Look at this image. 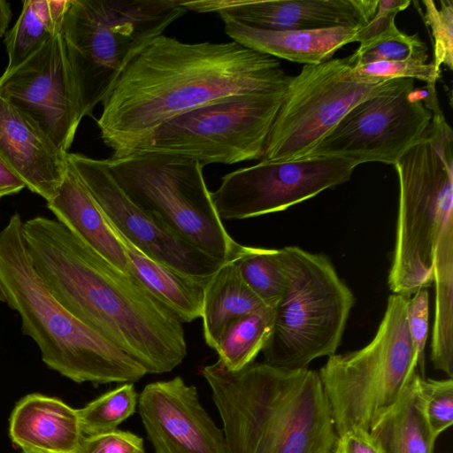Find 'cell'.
Wrapping results in <instances>:
<instances>
[{"label":"cell","instance_id":"1","mask_svg":"<svg viewBox=\"0 0 453 453\" xmlns=\"http://www.w3.org/2000/svg\"><path fill=\"white\" fill-rule=\"evenodd\" d=\"M291 77L277 58L234 41L191 43L162 35L133 58L102 103L100 135L111 157H124L179 115L228 97L284 90Z\"/></svg>","mask_w":453,"mask_h":453},{"label":"cell","instance_id":"2","mask_svg":"<svg viewBox=\"0 0 453 453\" xmlns=\"http://www.w3.org/2000/svg\"><path fill=\"white\" fill-rule=\"evenodd\" d=\"M35 270L76 319L141 364L165 373L188 354L182 321L134 276L108 263L65 226L42 216L23 222Z\"/></svg>","mask_w":453,"mask_h":453},{"label":"cell","instance_id":"3","mask_svg":"<svg viewBox=\"0 0 453 453\" xmlns=\"http://www.w3.org/2000/svg\"><path fill=\"white\" fill-rule=\"evenodd\" d=\"M202 374L223 423L226 453H334L338 434L319 372L265 363Z\"/></svg>","mask_w":453,"mask_h":453},{"label":"cell","instance_id":"4","mask_svg":"<svg viewBox=\"0 0 453 453\" xmlns=\"http://www.w3.org/2000/svg\"><path fill=\"white\" fill-rule=\"evenodd\" d=\"M18 213L0 231V283L21 329L50 369L78 383H134L148 372L133 357L71 314L34 268Z\"/></svg>","mask_w":453,"mask_h":453},{"label":"cell","instance_id":"5","mask_svg":"<svg viewBox=\"0 0 453 453\" xmlns=\"http://www.w3.org/2000/svg\"><path fill=\"white\" fill-rule=\"evenodd\" d=\"M183 0H69L61 35L81 117L103 103L133 58L187 12Z\"/></svg>","mask_w":453,"mask_h":453},{"label":"cell","instance_id":"6","mask_svg":"<svg viewBox=\"0 0 453 453\" xmlns=\"http://www.w3.org/2000/svg\"><path fill=\"white\" fill-rule=\"evenodd\" d=\"M431 111L422 136L393 165L399 207L388 283L407 297L434 282L435 246L453 219V131L440 105Z\"/></svg>","mask_w":453,"mask_h":453},{"label":"cell","instance_id":"7","mask_svg":"<svg viewBox=\"0 0 453 453\" xmlns=\"http://www.w3.org/2000/svg\"><path fill=\"white\" fill-rule=\"evenodd\" d=\"M285 292L274 308L273 326L262 349L264 363L296 370L335 353L355 296L323 254L296 246L282 249Z\"/></svg>","mask_w":453,"mask_h":453},{"label":"cell","instance_id":"8","mask_svg":"<svg viewBox=\"0 0 453 453\" xmlns=\"http://www.w3.org/2000/svg\"><path fill=\"white\" fill-rule=\"evenodd\" d=\"M409 298L390 295L372 340L360 349L329 356L320 368L338 435L352 427L370 432L398 401L416 371L407 323Z\"/></svg>","mask_w":453,"mask_h":453},{"label":"cell","instance_id":"9","mask_svg":"<svg viewBox=\"0 0 453 453\" xmlns=\"http://www.w3.org/2000/svg\"><path fill=\"white\" fill-rule=\"evenodd\" d=\"M117 183L140 209L204 253L227 261L242 244L219 217L199 162L133 152L106 159Z\"/></svg>","mask_w":453,"mask_h":453},{"label":"cell","instance_id":"10","mask_svg":"<svg viewBox=\"0 0 453 453\" xmlns=\"http://www.w3.org/2000/svg\"><path fill=\"white\" fill-rule=\"evenodd\" d=\"M286 90L204 104L162 124L134 152L180 157L203 166L261 160Z\"/></svg>","mask_w":453,"mask_h":453},{"label":"cell","instance_id":"11","mask_svg":"<svg viewBox=\"0 0 453 453\" xmlns=\"http://www.w3.org/2000/svg\"><path fill=\"white\" fill-rule=\"evenodd\" d=\"M395 80L360 73L349 57L304 65L290 79L261 160L301 159L349 110Z\"/></svg>","mask_w":453,"mask_h":453},{"label":"cell","instance_id":"12","mask_svg":"<svg viewBox=\"0 0 453 453\" xmlns=\"http://www.w3.org/2000/svg\"><path fill=\"white\" fill-rule=\"evenodd\" d=\"M426 88L395 79L383 91L360 102L301 159L338 157L356 166L394 165L422 136L433 112L424 104ZM300 160V159H299Z\"/></svg>","mask_w":453,"mask_h":453},{"label":"cell","instance_id":"13","mask_svg":"<svg viewBox=\"0 0 453 453\" xmlns=\"http://www.w3.org/2000/svg\"><path fill=\"white\" fill-rule=\"evenodd\" d=\"M356 167L338 157L260 160L224 175L211 198L221 220L254 218L285 211L343 184Z\"/></svg>","mask_w":453,"mask_h":453},{"label":"cell","instance_id":"14","mask_svg":"<svg viewBox=\"0 0 453 453\" xmlns=\"http://www.w3.org/2000/svg\"><path fill=\"white\" fill-rule=\"evenodd\" d=\"M66 158L111 225L148 257L202 282H208L226 262L204 253L135 205L117 183L106 159L78 153H67Z\"/></svg>","mask_w":453,"mask_h":453},{"label":"cell","instance_id":"15","mask_svg":"<svg viewBox=\"0 0 453 453\" xmlns=\"http://www.w3.org/2000/svg\"><path fill=\"white\" fill-rule=\"evenodd\" d=\"M0 96L68 152L82 118L61 32L0 76Z\"/></svg>","mask_w":453,"mask_h":453},{"label":"cell","instance_id":"16","mask_svg":"<svg viewBox=\"0 0 453 453\" xmlns=\"http://www.w3.org/2000/svg\"><path fill=\"white\" fill-rule=\"evenodd\" d=\"M137 405L155 453H226L223 430L181 377L148 384Z\"/></svg>","mask_w":453,"mask_h":453},{"label":"cell","instance_id":"17","mask_svg":"<svg viewBox=\"0 0 453 453\" xmlns=\"http://www.w3.org/2000/svg\"><path fill=\"white\" fill-rule=\"evenodd\" d=\"M379 0H183L187 11L218 14L223 21L266 30L362 27Z\"/></svg>","mask_w":453,"mask_h":453},{"label":"cell","instance_id":"18","mask_svg":"<svg viewBox=\"0 0 453 453\" xmlns=\"http://www.w3.org/2000/svg\"><path fill=\"white\" fill-rule=\"evenodd\" d=\"M29 117L0 96V157L33 193L52 199L68 170L66 155Z\"/></svg>","mask_w":453,"mask_h":453},{"label":"cell","instance_id":"19","mask_svg":"<svg viewBox=\"0 0 453 453\" xmlns=\"http://www.w3.org/2000/svg\"><path fill=\"white\" fill-rule=\"evenodd\" d=\"M9 434L24 453H76L84 437L76 409L42 394L20 399Z\"/></svg>","mask_w":453,"mask_h":453},{"label":"cell","instance_id":"20","mask_svg":"<svg viewBox=\"0 0 453 453\" xmlns=\"http://www.w3.org/2000/svg\"><path fill=\"white\" fill-rule=\"evenodd\" d=\"M47 207L57 220L108 263L132 275L129 259L116 230L69 165L58 193L47 202Z\"/></svg>","mask_w":453,"mask_h":453},{"label":"cell","instance_id":"21","mask_svg":"<svg viewBox=\"0 0 453 453\" xmlns=\"http://www.w3.org/2000/svg\"><path fill=\"white\" fill-rule=\"evenodd\" d=\"M223 22L226 34L242 46L303 65L331 59L342 47L354 42L359 28L334 27L313 30H266L230 20Z\"/></svg>","mask_w":453,"mask_h":453},{"label":"cell","instance_id":"22","mask_svg":"<svg viewBox=\"0 0 453 453\" xmlns=\"http://www.w3.org/2000/svg\"><path fill=\"white\" fill-rule=\"evenodd\" d=\"M415 371L395 405L372 426L370 434L384 453H433L436 437L426 418Z\"/></svg>","mask_w":453,"mask_h":453},{"label":"cell","instance_id":"23","mask_svg":"<svg viewBox=\"0 0 453 453\" xmlns=\"http://www.w3.org/2000/svg\"><path fill=\"white\" fill-rule=\"evenodd\" d=\"M117 234L129 259L132 275L136 280L182 323L191 322L202 317L207 282L196 280L148 257L121 234L118 232Z\"/></svg>","mask_w":453,"mask_h":453},{"label":"cell","instance_id":"24","mask_svg":"<svg viewBox=\"0 0 453 453\" xmlns=\"http://www.w3.org/2000/svg\"><path fill=\"white\" fill-rule=\"evenodd\" d=\"M267 308L243 280L234 257L228 259L205 286L201 317L205 342L214 349L230 321Z\"/></svg>","mask_w":453,"mask_h":453},{"label":"cell","instance_id":"25","mask_svg":"<svg viewBox=\"0 0 453 453\" xmlns=\"http://www.w3.org/2000/svg\"><path fill=\"white\" fill-rule=\"evenodd\" d=\"M435 317L431 343V361L435 369L453 376V219L439 235L434 262Z\"/></svg>","mask_w":453,"mask_h":453},{"label":"cell","instance_id":"26","mask_svg":"<svg viewBox=\"0 0 453 453\" xmlns=\"http://www.w3.org/2000/svg\"><path fill=\"white\" fill-rule=\"evenodd\" d=\"M69 0H26L14 26L5 34L8 64L12 71L61 32Z\"/></svg>","mask_w":453,"mask_h":453},{"label":"cell","instance_id":"27","mask_svg":"<svg viewBox=\"0 0 453 453\" xmlns=\"http://www.w3.org/2000/svg\"><path fill=\"white\" fill-rule=\"evenodd\" d=\"M273 309H265L230 321L221 333L215 350L219 360L232 372L252 364L273 329Z\"/></svg>","mask_w":453,"mask_h":453},{"label":"cell","instance_id":"28","mask_svg":"<svg viewBox=\"0 0 453 453\" xmlns=\"http://www.w3.org/2000/svg\"><path fill=\"white\" fill-rule=\"evenodd\" d=\"M234 262L250 289L267 307L274 309L287 287L280 249L241 245Z\"/></svg>","mask_w":453,"mask_h":453},{"label":"cell","instance_id":"29","mask_svg":"<svg viewBox=\"0 0 453 453\" xmlns=\"http://www.w3.org/2000/svg\"><path fill=\"white\" fill-rule=\"evenodd\" d=\"M137 402L134 383H124L77 410L84 436L117 429L135 411Z\"/></svg>","mask_w":453,"mask_h":453},{"label":"cell","instance_id":"30","mask_svg":"<svg viewBox=\"0 0 453 453\" xmlns=\"http://www.w3.org/2000/svg\"><path fill=\"white\" fill-rule=\"evenodd\" d=\"M427 47L418 34L408 35L400 31L395 23L385 31L360 43L349 56L356 67L379 61L403 60L411 57L428 58Z\"/></svg>","mask_w":453,"mask_h":453},{"label":"cell","instance_id":"31","mask_svg":"<svg viewBox=\"0 0 453 453\" xmlns=\"http://www.w3.org/2000/svg\"><path fill=\"white\" fill-rule=\"evenodd\" d=\"M424 20L432 31L434 61L437 71L444 65L453 69V1L441 0L438 7L433 0H424Z\"/></svg>","mask_w":453,"mask_h":453},{"label":"cell","instance_id":"32","mask_svg":"<svg viewBox=\"0 0 453 453\" xmlns=\"http://www.w3.org/2000/svg\"><path fill=\"white\" fill-rule=\"evenodd\" d=\"M426 420L437 438L453 423V380L418 377Z\"/></svg>","mask_w":453,"mask_h":453},{"label":"cell","instance_id":"33","mask_svg":"<svg viewBox=\"0 0 453 453\" xmlns=\"http://www.w3.org/2000/svg\"><path fill=\"white\" fill-rule=\"evenodd\" d=\"M428 58L411 57L403 60L379 61L356 66L354 69L364 74L381 80L411 79L426 83L428 88H435L441 78L433 62L426 63Z\"/></svg>","mask_w":453,"mask_h":453},{"label":"cell","instance_id":"34","mask_svg":"<svg viewBox=\"0 0 453 453\" xmlns=\"http://www.w3.org/2000/svg\"><path fill=\"white\" fill-rule=\"evenodd\" d=\"M428 308L429 296L427 288L418 289L408 300V328L416 353L417 368L422 377H425V348L428 334Z\"/></svg>","mask_w":453,"mask_h":453},{"label":"cell","instance_id":"35","mask_svg":"<svg viewBox=\"0 0 453 453\" xmlns=\"http://www.w3.org/2000/svg\"><path fill=\"white\" fill-rule=\"evenodd\" d=\"M76 453H145L142 437L115 429L84 436Z\"/></svg>","mask_w":453,"mask_h":453},{"label":"cell","instance_id":"36","mask_svg":"<svg viewBox=\"0 0 453 453\" xmlns=\"http://www.w3.org/2000/svg\"><path fill=\"white\" fill-rule=\"evenodd\" d=\"M410 4V0H379L375 15L367 24L359 27L354 42L361 43L385 31L395 22L396 14Z\"/></svg>","mask_w":453,"mask_h":453},{"label":"cell","instance_id":"37","mask_svg":"<svg viewBox=\"0 0 453 453\" xmlns=\"http://www.w3.org/2000/svg\"><path fill=\"white\" fill-rule=\"evenodd\" d=\"M334 453H384L370 432L352 427L338 435Z\"/></svg>","mask_w":453,"mask_h":453},{"label":"cell","instance_id":"38","mask_svg":"<svg viewBox=\"0 0 453 453\" xmlns=\"http://www.w3.org/2000/svg\"><path fill=\"white\" fill-rule=\"evenodd\" d=\"M25 188V183L0 157V199L15 195Z\"/></svg>","mask_w":453,"mask_h":453},{"label":"cell","instance_id":"39","mask_svg":"<svg viewBox=\"0 0 453 453\" xmlns=\"http://www.w3.org/2000/svg\"><path fill=\"white\" fill-rule=\"evenodd\" d=\"M11 19L12 10L10 3L5 0H0V37L6 34Z\"/></svg>","mask_w":453,"mask_h":453},{"label":"cell","instance_id":"40","mask_svg":"<svg viewBox=\"0 0 453 453\" xmlns=\"http://www.w3.org/2000/svg\"><path fill=\"white\" fill-rule=\"evenodd\" d=\"M0 301L6 303V296H5V294H4V291L3 289L1 283H0Z\"/></svg>","mask_w":453,"mask_h":453},{"label":"cell","instance_id":"41","mask_svg":"<svg viewBox=\"0 0 453 453\" xmlns=\"http://www.w3.org/2000/svg\"><path fill=\"white\" fill-rule=\"evenodd\" d=\"M24 453V452H23Z\"/></svg>","mask_w":453,"mask_h":453}]
</instances>
